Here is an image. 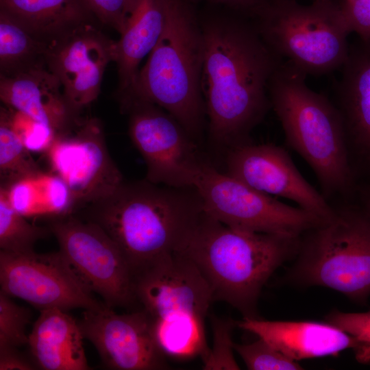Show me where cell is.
I'll list each match as a JSON object with an SVG mask.
<instances>
[{
	"mask_svg": "<svg viewBox=\"0 0 370 370\" xmlns=\"http://www.w3.org/2000/svg\"><path fill=\"white\" fill-rule=\"evenodd\" d=\"M199 21L209 138L227 151L250 142L251 131L271 108L269 84L282 58L265 42L251 18L231 11Z\"/></svg>",
	"mask_w": 370,
	"mask_h": 370,
	"instance_id": "6da1fadb",
	"label": "cell"
},
{
	"mask_svg": "<svg viewBox=\"0 0 370 370\" xmlns=\"http://www.w3.org/2000/svg\"><path fill=\"white\" fill-rule=\"evenodd\" d=\"M83 208L84 219L97 224L116 243L133 274L180 252L204 212L195 187L147 180L124 181L110 195Z\"/></svg>",
	"mask_w": 370,
	"mask_h": 370,
	"instance_id": "7a4b0ae2",
	"label": "cell"
},
{
	"mask_svg": "<svg viewBox=\"0 0 370 370\" xmlns=\"http://www.w3.org/2000/svg\"><path fill=\"white\" fill-rule=\"evenodd\" d=\"M300 236L233 228L204 212L179 253L196 265L214 301L228 303L243 318H258L263 286L280 265L295 256Z\"/></svg>",
	"mask_w": 370,
	"mask_h": 370,
	"instance_id": "3957f363",
	"label": "cell"
},
{
	"mask_svg": "<svg viewBox=\"0 0 370 370\" xmlns=\"http://www.w3.org/2000/svg\"><path fill=\"white\" fill-rule=\"evenodd\" d=\"M306 76L282 61L269 84L271 108L286 145L310 166L323 197L328 201L347 198L354 191L356 173L342 118L336 105L307 86Z\"/></svg>",
	"mask_w": 370,
	"mask_h": 370,
	"instance_id": "277c9868",
	"label": "cell"
},
{
	"mask_svg": "<svg viewBox=\"0 0 370 370\" xmlns=\"http://www.w3.org/2000/svg\"><path fill=\"white\" fill-rule=\"evenodd\" d=\"M204 38L189 0H166L164 31L140 69L131 91L120 98L155 104L172 115L199 143L206 117L201 77Z\"/></svg>",
	"mask_w": 370,
	"mask_h": 370,
	"instance_id": "5b68a950",
	"label": "cell"
},
{
	"mask_svg": "<svg viewBox=\"0 0 370 370\" xmlns=\"http://www.w3.org/2000/svg\"><path fill=\"white\" fill-rule=\"evenodd\" d=\"M134 293L147 314L155 339L166 356L203 362L210 348L205 319L212 292L196 265L180 253L165 257L134 275Z\"/></svg>",
	"mask_w": 370,
	"mask_h": 370,
	"instance_id": "8992f818",
	"label": "cell"
},
{
	"mask_svg": "<svg viewBox=\"0 0 370 370\" xmlns=\"http://www.w3.org/2000/svg\"><path fill=\"white\" fill-rule=\"evenodd\" d=\"M335 208L333 218L300 236L286 279L330 288L365 304L370 296V215L352 204Z\"/></svg>",
	"mask_w": 370,
	"mask_h": 370,
	"instance_id": "52a82bcc",
	"label": "cell"
},
{
	"mask_svg": "<svg viewBox=\"0 0 370 370\" xmlns=\"http://www.w3.org/2000/svg\"><path fill=\"white\" fill-rule=\"evenodd\" d=\"M253 20L269 47L306 75L329 73L347 58L351 32L340 3L271 1Z\"/></svg>",
	"mask_w": 370,
	"mask_h": 370,
	"instance_id": "ba28073f",
	"label": "cell"
},
{
	"mask_svg": "<svg viewBox=\"0 0 370 370\" xmlns=\"http://www.w3.org/2000/svg\"><path fill=\"white\" fill-rule=\"evenodd\" d=\"M195 187L204 212L233 228L300 236L325 221L247 186L209 162L200 172Z\"/></svg>",
	"mask_w": 370,
	"mask_h": 370,
	"instance_id": "9c48e42d",
	"label": "cell"
},
{
	"mask_svg": "<svg viewBox=\"0 0 370 370\" xmlns=\"http://www.w3.org/2000/svg\"><path fill=\"white\" fill-rule=\"evenodd\" d=\"M48 227L59 251L106 306L128 307L136 302L132 270L100 226L73 213L50 220Z\"/></svg>",
	"mask_w": 370,
	"mask_h": 370,
	"instance_id": "30bf717a",
	"label": "cell"
},
{
	"mask_svg": "<svg viewBox=\"0 0 370 370\" xmlns=\"http://www.w3.org/2000/svg\"><path fill=\"white\" fill-rule=\"evenodd\" d=\"M121 108L130 114L129 136L146 164L145 180L173 187H195L208 162L199 143L172 115L155 104L133 101Z\"/></svg>",
	"mask_w": 370,
	"mask_h": 370,
	"instance_id": "8fae6325",
	"label": "cell"
},
{
	"mask_svg": "<svg viewBox=\"0 0 370 370\" xmlns=\"http://www.w3.org/2000/svg\"><path fill=\"white\" fill-rule=\"evenodd\" d=\"M1 291L40 311L105 306L58 251L38 254L0 251Z\"/></svg>",
	"mask_w": 370,
	"mask_h": 370,
	"instance_id": "7c38bea8",
	"label": "cell"
},
{
	"mask_svg": "<svg viewBox=\"0 0 370 370\" xmlns=\"http://www.w3.org/2000/svg\"><path fill=\"white\" fill-rule=\"evenodd\" d=\"M45 152L50 171L67 185L76 210L108 196L124 182L96 119L79 117L56 134Z\"/></svg>",
	"mask_w": 370,
	"mask_h": 370,
	"instance_id": "4fadbf2b",
	"label": "cell"
},
{
	"mask_svg": "<svg viewBox=\"0 0 370 370\" xmlns=\"http://www.w3.org/2000/svg\"><path fill=\"white\" fill-rule=\"evenodd\" d=\"M225 152L229 176L259 192L293 201L325 221L335 215V206L302 176L283 147L250 141Z\"/></svg>",
	"mask_w": 370,
	"mask_h": 370,
	"instance_id": "5bb4252c",
	"label": "cell"
},
{
	"mask_svg": "<svg viewBox=\"0 0 370 370\" xmlns=\"http://www.w3.org/2000/svg\"><path fill=\"white\" fill-rule=\"evenodd\" d=\"M78 324L84 338L96 348L102 363L116 370L169 368L166 356L153 336L151 323L140 309L118 314L106 306L85 310Z\"/></svg>",
	"mask_w": 370,
	"mask_h": 370,
	"instance_id": "9a60e30c",
	"label": "cell"
},
{
	"mask_svg": "<svg viewBox=\"0 0 370 370\" xmlns=\"http://www.w3.org/2000/svg\"><path fill=\"white\" fill-rule=\"evenodd\" d=\"M116 56V41L95 23L79 26L49 44L46 66L75 114L97 98L106 68L115 62Z\"/></svg>",
	"mask_w": 370,
	"mask_h": 370,
	"instance_id": "2e32d148",
	"label": "cell"
},
{
	"mask_svg": "<svg viewBox=\"0 0 370 370\" xmlns=\"http://www.w3.org/2000/svg\"><path fill=\"white\" fill-rule=\"evenodd\" d=\"M236 325L261 338L282 353L299 361L336 356L352 349L357 360L370 362V345L328 323L310 321H269L243 318Z\"/></svg>",
	"mask_w": 370,
	"mask_h": 370,
	"instance_id": "e0dca14e",
	"label": "cell"
},
{
	"mask_svg": "<svg viewBox=\"0 0 370 370\" xmlns=\"http://www.w3.org/2000/svg\"><path fill=\"white\" fill-rule=\"evenodd\" d=\"M337 88L352 164L370 172V40L349 47Z\"/></svg>",
	"mask_w": 370,
	"mask_h": 370,
	"instance_id": "ac0fdd59",
	"label": "cell"
},
{
	"mask_svg": "<svg viewBox=\"0 0 370 370\" xmlns=\"http://www.w3.org/2000/svg\"><path fill=\"white\" fill-rule=\"evenodd\" d=\"M0 98L8 108L50 127L56 134L79 118L69 106L59 81L46 65L0 75Z\"/></svg>",
	"mask_w": 370,
	"mask_h": 370,
	"instance_id": "d6986e66",
	"label": "cell"
},
{
	"mask_svg": "<svg viewBox=\"0 0 370 370\" xmlns=\"http://www.w3.org/2000/svg\"><path fill=\"white\" fill-rule=\"evenodd\" d=\"M166 0H132L125 27L116 41L119 97L132 89L139 64L158 42L165 27Z\"/></svg>",
	"mask_w": 370,
	"mask_h": 370,
	"instance_id": "ffe728a7",
	"label": "cell"
},
{
	"mask_svg": "<svg viewBox=\"0 0 370 370\" xmlns=\"http://www.w3.org/2000/svg\"><path fill=\"white\" fill-rule=\"evenodd\" d=\"M40 312L27 344L37 367L45 370L89 369L78 321L60 309Z\"/></svg>",
	"mask_w": 370,
	"mask_h": 370,
	"instance_id": "44dd1931",
	"label": "cell"
},
{
	"mask_svg": "<svg viewBox=\"0 0 370 370\" xmlns=\"http://www.w3.org/2000/svg\"><path fill=\"white\" fill-rule=\"evenodd\" d=\"M0 12L49 45L97 20L87 0H0Z\"/></svg>",
	"mask_w": 370,
	"mask_h": 370,
	"instance_id": "7402d4cb",
	"label": "cell"
},
{
	"mask_svg": "<svg viewBox=\"0 0 370 370\" xmlns=\"http://www.w3.org/2000/svg\"><path fill=\"white\" fill-rule=\"evenodd\" d=\"M12 206L26 218L50 220L75 213L76 206L65 182L56 173L42 169L1 184Z\"/></svg>",
	"mask_w": 370,
	"mask_h": 370,
	"instance_id": "603a6c76",
	"label": "cell"
},
{
	"mask_svg": "<svg viewBox=\"0 0 370 370\" xmlns=\"http://www.w3.org/2000/svg\"><path fill=\"white\" fill-rule=\"evenodd\" d=\"M49 45L0 12V75L46 65Z\"/></svg>",
	"mask_w": 370,
	"mask_h": 370,
	"instance_id": "cb8c5ba5",
	"label": "cell"
},
{
	"mask_svg": "<svg viewBox=\"0 0 370 370\" xmlns=\"http://www.w3.org/2000/svg\"><path fill=\"white\" fill-rule=\"evenodd\" d=\"M9 202L0 188V248L12 253L34 251L35 243L51 234L49 227L29 223Z\"/></svg>",
	"mask_w": 370,
	"mask_h": 370,
	"instance_id": "d4e9b609",
	"label": "cell"
},
{
	"mask_svg": "<svg viewBox=\"0 0 370 370\" xmlns=\"http://www.w3.org/2000/svg\"><path fill=\"white\" fill-rule=\"evenodd\" d=\"M0 115L1 184H6L41 169L14 131L6 109Z\"/></svg>",
	"mask_w": 370,
	"mask_h": 370,
	"instance_id": "484cf974",
	"label": "cell"
},
{
	"mask_svg": "<svg viewBox=\"0 0 370 370\" xmlns=\"http://www.w3.org/2000/svg\"><path fill=\"white\" fill-rule=\"evenodd\" d=\"M32 312L29 308L20 306L12 297L0 291V346L19 347L27 345L26 334Z\"/></svg>",
	"mask_w": 370,
	"mask_h": 370,
	"instance_id": "4316f807",
	"label": "cell"
},
{
	"mask_svg": "<svg viewBox=\"0 0 370 370\" xmlns=\"http://www.w3.org/2000/svg\"><path fill=\"white\" fill-rule=\"evenodd\" d=\"M234 351L250 370H298L302 367L261 338L247 344L234 343Z\"/></svg>",
	"mask_w": 370,
	"mask_h": 370,
	"instance_id": "83f0119b",
	"label": "cell"
},
{
	"mask_svg": "<svg viewBox=\"0 0 370 370\" xmlns=\"http://www.w3.org/2000/svg\"><path fill=\"white\" fill-rule=\"evenodd\" d=\"M236 322L230 319L212 318L213 345L203 362L206 370L239 369L234 356L232 331Z\"/></svg>",
	"mask_w": 370,
	"mask_h": 370,
	"instance_id": "f1b7e54d",
	"label": "cell"
},
{
	"mask_svg": "<svg viewBox=\"0 0 370 370\" xmlns=\"http://www.w3.org/2000/svg\"><path fill=\"white\" fill-rule=\"evenodd\" d=\"M6 110L12 127L24 146L31 152H45L56 133L25 114L10 108Z\"/></svg>",
	"mask_w": 370,
	"mask_h": 370,
	"instance_id": "f546056e",
	"label": "cell"
},
{
	"mask_svg": "<svg viewBox=\"0 0 370 370\" xmlns=\"http://www.w3.org/2000/svg\"><path fill=\"white\" fill-rule=\"evenodd\" d=\"M98 21L121 34L125 27L132 0H87Z\"/></svg>",
	"mask_w": 370,
	"mask_h": 370,
	"instance_id": "4dcf8cb0",
	"label": "cell"
},
{
	"mask_svg": "<svg viewBox=\"0 0 370 370\" xmlns=\"http://www.w3.org/2000/svg\"><path fill=\"white\" fill-rule=\"evenodd\" d=\"M325 321L370 345V310L364 312L334 310L328 314Z\"/></svg>",
	"mask_w": 370,
	"mask_h": 370,
	"instance_id": "1f68e13d",
	"label": "cell"
},
{
	"mask_svg": "<svg viewBox=\"0 0 370 370\" xmlns=\"http://www.w3.org/2000/svg\"><path fill=\"white\" fill-rule=\"evenodd\" d=\"M340 5L351 33L370 40V0H343Z\"/></svg>",
	"mask_w": 370,
	"mask_h": 370,
	"instance_id": "d6a6232c",
	"label": "cell"
},
{
	"mask_svg": "<svg viewBox=\"0 0 370 370\" xmlns=\"http://www.w3.org/2000/svg\"><path fill=\"white\" fill-rule=\"evenodd\" d=\"M13 346H0V370H32L37 366L33 359L25 356Z\"/></svg>",
	"mask_w": 370,
	"mask_h": 370,
	"instance_id": "836d02e7",
	"label": "cell"
},
{
	"mask_svg": "<svg viewBox=\"0 0 370 370\" xmlns=\"http://www.w3.org/2000/svg\"><path fill=\"white\" fill-rule=\"evenodd\" d=\"M223 5L230 10L251 19L256 18L265 9L268 0H201Z\"/></svg>",
	"mask_w": 370,
	"mask_h": 370,
	"instance_id": "e575fe53",
	"label": "cell"
},
{
	"mask_svg": "<svg viewBox=\"0 0 370 370\" xmlns=\"http://www.w3.org/2000/svg\"><path fill=\"white\" fill-rule=\"evenodd\" d=\"M362 207L370 215V186L365 193Z\"/></svg>",
	"mask_w": 370,
	"mask_h": 370,
	"instance_id": "d590c367",
	"label": "cell"
},
{
	"mask_svg": "<svg viewBox=\"0 0 370 370\" xmlns=\"http://www.w3.org/2000/svg\"><path fill=\"white\" fill-rule=\"evenodd\" d=\"M269 1H278V0H268ZM313 1H316V0H313Z\"/></svg>",
	"mask_w": 370,
	"mask_h": 370,
	"instance_id": "8d00e7d4",
	"label": "cell"
},
{
	"mask_svg": "<svg viewBox=\"0 0 370 370\" xmlns=\"http://www.w3.org/2000/svg\"><path fill=\"white\" fill-rule=\"evenodd\" d=\"M345 1H353V0H345Z\"/></svg>",
	"mask_w": 370,
	"mask_h": 370,
	"instance_id": "74e56055",
	"label": "cell"
}]
</instances>
